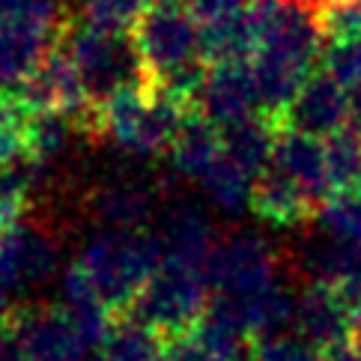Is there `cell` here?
I'll list each match as a JSON object with an SVG mask.
<instances>
[{"mask_svg":"<svg viewBox=\"0 0 361 361\" xmlns=\"http://www.w3.org/2000/svg\"><path fill=\"white\" fill-rule=\"evenodd\" d=\"M132 33L149 87L195 108L209 63L203 57V21L188 0H149Z\"/></svg>","mask_w":361,"mask_h":361,"instance_id":"6da1fadb","label":"cell"},{"mask_svg":"<svg viewBox=\"0 0 361 361\" xmlns=\"http://www.w3.org/2000/svg\"><path fill=\"white\" fill-rule=\"evenodd\" d=\"M114 317H123L161 266L152 230H102L72 260Z\"/></svg>","mask_w":361,"mask_h":361,"instance_id":"7a4b0ae2","label":"cell"},{"mask_svg":"<svg viewBox=\"0 0 361 361\" xmlns=\"http://www.w3.org/2000/svg\"><path fill=\"white\" fill-rule=\"evenodd\" d=\"M191 105L156 87H137L96 105L93 126L120 152L132 159H152L171 152L179 128L185 126Z\"/></svg>","mask_w":361,"mask_h":361,"instance_id":"3957f363","label":"cell"},{"mask_svg":"<svg viewBox=\"0 0 361 361\" xmlns=\"http://www.w3.org/2000/svg\"><path fill=\"white\" fill-rule=\"evenodd\" d=\"M63 51L72 60L93 105H102V102H108L117 93H126V90L149 87L135 33L102 30L81 21L66 33Z\"/></svg>","mask_w":361,"mask_h":361,"instance_id":"277c9868","label":"cell"},{"mask_svg":"<svg viewBox=\"0 0 361 361\" xmlns=\"http://www.w3.org/2000/svg\"><path fill=\"white\" fill-rule=\"evenodd\" d=\"M206 305H209V287L200 269L161 263L123 317L149 329L167 343L179 334L195 331L206 314Z\"/></svg>","mask_w":361,"mask_h":361,"instance_id":"5b68a950","label":"cell"},{"mask_svg":"<svg viewBox=\"0 0 361 361\" xmlns=\"http://www.w3.org/2000/svg\"><path fill=\"white\" fill-rule=\"evenodd\" d=\"M209 295L254 299L281 281L278 248L251 227H233L218 236L203 266Z\"/></svg>","mask_w":361,"mask_h":361,"instance_id":"8992f818","label":"cell"},{"mask_svg":"<svg viewBox=\"0 0 361 361\" xmlns=\"http://www.w3.org/2000/svg\"><path fill=\"white\" fill-rule=\"evenodd\" d=\"M6 331L27 361H84L90 353L78 322L63 305L16 307L6 319Z\"/></svg>","mask_w":361,"mask_h":361,"instance_id":"52a82bcc","label":"cell"},{"mask_svg":"<svg viewBox=\"0 0 361 361\" xmlns=\"http://www.w3.org/2000/svg\"><path fill=\"white\" fill-rule=\"evenodd\" d=\"M152 236L161 248V263H176L203 272L218 242V227L206 203L191 197H171L161 203Z\"/></svg>","mask_w":361,"mask_h":361,"instance_id":"ba28073f","label":"cell"},{"mask_svg":"<svg viewBox=\"0 0 361 361\" xmlns=\"http://www.w3.org/2000/svg\"><path fill=\"white\" fill-rule=\"evenodd\" d=\"M195 111L215 128H230L245 120L263 117L251 60L209 63L200 93L195 99Z\"/></svg>","mask_w":361,"mask_h":361,"instance_id":"9c48e42d","label":"cell"},{"mask_svg":"<svg viewBox=\"0 0 361 361\" xmlns=\"http://www.w3.org/2000/svg\"><path fill=\"white\" fill-rule=\"evenodd\" d=\"M159 209V185L135 171L108 173L90 195V212L105 230H144Z\"/></svg>","mask_w":361,"mask_h":361,"instance_id":"30bf717a","label":"cell"},{"mask_svg":"<svg viewBox=\"0 0 361 361\" xmlns=\"http://www.w3.org/2000/svg\"><path fill=\"white\" fill-rule=\"evenodd\" d=\"M278 126L317 140H329L350 126V90L326 72H314Z\"/></svg>","mask_w":361,"mask_h":361,"instance_id":"8fae6325","label":"cell"},{"mask_svg":"<svg viewBox=\"0 0 361 361\" xmlns=\"http://www.w3.org/2000/svg\"><path fill=\"white\" fill-rule=\"evenodd\" d=\"M57 266V245L39 224L16 221L0 233V290H27Z\"/></svg>","mask_w":361,"mask_h":361,"instance_id":"7c38bea8","label":"cell"},{"mask_svg":"<svg viewBox=\"0 0 361 361\" xmlns=\"http://www.w3.org/2000/svg\"><path fill=\"white\" fill-rule=\"evenodd\" d=\"M295 334L311 346H317L322 355L343 350V346H353L358 341L353 329V317L346 311L338 287H329V283H302Z\"/></svg>","mask_w":361,"mask_h":361,"instance_id":"4fadbf2b","label":"cell"},{"mask_svg":"<svg viewBox=\"0 0 361 361\" xmlns=\"http://www.w3.org/2000/svg\"><path fill=\"white\" fill-rule=\"evenodd\" d=\"M269 167H275V171L287 176L295 188L305 191L317 209L334 191L331 179H329V164H326V144L317 137L290 132V128H278L275 159Z\"/></svg>","mask_w":361,"mask_h":361,"instance_id":"5bb4252c","label":"cell"},{"mask_svg":"<svg viewBox=\"0 0 361 361\" xmlns=\"http://www.w3.org/2000/svg\"><path fill=\"white\" fill-rule=\"evenodd\" d=\"M251 212L275 227H299L305 221H311L317 206L311 203V197H307L305 191L295 188L287 176L278 173L275 167H269L254 183Z\"/></svg>","mask_w":361,"mask_h":361,"instance_id":"9a60e30c","label":"cell"},{"mask_svg":"<svg viewBox=\"0 0 361 361\" xmlns=\"http://www.w3.org/2000/svg\"><path fill=\"white\" fill-rule=\"evenodd\" d=\"M167 156H171V171L176 176L200 183V176L224 156L221 128H215L209 120H203L197 111H191Z\"/></svg>","mask_w":361,"mask_h":361,"instance_id":"2e32d148","label":"cell"},{"mask_svg":"<svg viewBox=\"0 0 361 361\" xmlns=\"http://www.w3.org/2000/svg\"><path fill=\"white\" fill-rule=\"evenodd\" d=\"M260 48V18L254 4L227 18L203 24V57L206 63L251 60Z\"/></svg>","mask_w":361,"mask_h":361,"instance_id":"e0dca14e","label":"cell"},{"mask_svg":"<svg viewBox=\"0 0 361 361\" xmlns=\"http://www.w3.org/2000/svg\"><path fill=\"white\" fill-rule=\"evenodd\" d=\"M278 123L269 117H254L239 126L221 128V144L224 156L236 161L245 173L254 179L269 171V164L275 159V144H278Z\"/></svg>","mask_w":361,"mask_h":361,"instance_id":"ac0fdd59","label":"cell"},{"mask_svg":"<svg viewBox=\"0 0 361 361\" xmlns=\"http://www.w3.org/2000/svg\"><path fill=\"white\" fill-rule=\"evenodd\" d=\"M254 183L257 179L251 173H245L236 161H230L227 156L218 159L209 171L200 176V195L203 203L215 209L224 218H239L245 212H251L254 203Z\"/></svg>","mask_w":361,"mask_h":361,"instance_id":"d6986e66","label":"cell"},{"mask_svg":"<svg viewBox=\"0 0 361 361\" xmlns=\"http://www.w3.org/2000/svg\"><path fill=\"white\" fill-rule=\"evenodd\" d=\"M164 350V341L137 322L117 317L108 341L93 353V361H156Z\"/></svg>","mask_w":361,"mask_h":361,"instance_id":"ffe728a7","label":"cell"},{"mask_svg":"<svg viewBox=\"0 0 361 361\" xmlns=\"http://www.w3.org/2000/svg\"><path fill=\"white\" fill-rule=\"evenodd\" d=\"M314 230L346 245H361V191H331L314 212Z\"/></svg>","mask_w":361,"mask_h":361,"instance_id":"44dd1931","label":"cell"},{"mask_svg":"<svg viewBox=\"0 0 361 361\" xmlns=\"http://www.w3.org/2000/svg\"><path fill=\"white\" fill-rule=\"evenodd\" d=\"M78 128L72 117L66 114H30L27 117V140H24V156L39 161L42 167H48L57 156H63V149L69 147L72 132Z\"/></svg>","mask_w":361,"mask_h":361,"instance_id":"7402d4cb","label":"cell"},{"mask_svg":"<svg viewBox=\"0 0 361 361\" xmlns=\"http://www.w3.org/2000/svg\"><path fill=\"white\" fill-rule=\"evenodd\" d=\"M326 144V164L334 191H350L361 185V135L346 126L343 132L331 135Z\"/></svg>","mask_w":361,"mask_h":361,"instance_id":"603a6c76","label":"cell"},{"mask_svg":"<svg viewBox=\"0 0 361 361\" xmlns=\"http://www.w3.org/2000/svg\"><path fill=\"white\" fill-rule=\"evenodd\" d=\"M149 0H78L81 21L102 30L132 33Z\"/></svg>","mask_w":361,"mask_h":361,"instance_id":"cb8c5ba5","label":"cell"},{"mask_svg":"<svg viewBox=\"0 0 361 361\" xmlns=\"http://www.w3.org/2000/svg\"><path fill=\"white\" fill-rule=\"evenodd\" d=\"M27 117L30 114L18 105V99L0 90V167H6L24 156Z\"/></svg>","mask_w":361,"mask_h":361,"instance_id":"d4e9b609","label":"cell"},{"mask_svg":"<svg viewBox=\"0 0 361 361\" xmlns=\"http://www.w3.org/2000/svg\"><path fill=\"white\" fill-rule=\"evenodd\" d=\"M322 72L331 75L341 87L353 90L361 84V36L355 39H334L326 42L322 51Z\"/></svg>","mask_w":361,"mask_h":361,"instance_id":"484cf974","label":"cell"},{"mask_svg":"<svg viewBox=\"0 0 361 361\" xmlns=\"http://www.w3.org/2000/svg\"><path fill=\"white\" fill-rule=\"evenodd\" d=\"M319 21L326 42L361 36V0H329L319 4Z\"/></svg>","mask_w":361,"mask_h":361,"instance_id":"4316f807","label":"cell"},{"mask_svg":"<svg viewBox=\"0 0 361 361\" xmlns=\"http://www.w3.org/2000/svg\"><path fill=\"white\" fill-rule=\"evenodd\" d=\"M257 361H326L317 346L302 341L299 334H275V338H263V341H251Z\"/></svg>","mask_w":361,"mask_h":361,"instance_id":"83f0119b","label":"cell"},{"mask_svg":"<svg viewBox=\"0 0 361 361\" xmlns=\"http://www.w3.org/2000/svg\"><path fill=\"white\" fill-rule=\"evenodd\" d=\"M164 350L171 355V361H230L215 346L206 343L197 331H188V334H179V338L167 341Z\"/></svg>","mask_w":361,"mask_h":361,"instance_id":"f1b7e54d","label":"cell"},{"mask_svg":"<svg viewBox=\"0 0 361 361\" xmlns=\"http://www.w3.org/2000/svg\"><path fill=\"white\" fill-rule=\"evenodd\" d=\"M254 0H188V6L195 9V16L209 24V21H218V18H227L233 16V12H242L248 9Z\"/></svg>","mask_w":361,"mask_h":361,"instance_id":"f546056e","label":"cell"},{"mask_svg":"<svg viewBox=\"0 0 361 361\" xmlns=\"http://www.w3.org/2000/svg\"><path fill=\"white\" fill-rule=\"evenodd\" d=\"M338 293L343 295V305H346V311H350V317H353L355 338L361 341V263H358L355 272L338 287Z\"/></svg>","mask_w":361,"mask_h":361,"instance_id":"4dcf8cb0","label":"cell"},{"mask_svg":"<svg viewBox=\"0 0 361 361\" xmlns=\"http://www.w3.org/2000/svg\"><path fill=\"white\" fill-rule=\"evenodd\" d=\"M350 128L361 135V84L350 90Z\"/></svg>","mask_w":361,"mask_h":361,"instance_id":"1f68e13d","label":"cell"},{"mask_svg":"<svg viewBox=\"0 0 361 361\" xmlns=\"http://www.w3.org/2000/svg\"><path fill=\"white\" fill-rule=\"evenodd\" d=\"M326 361H355V343H353V346H343V350L329 353Z\"/></svg>","mask_w":361,"mask_h":361,"instance_id":"d6a6232c","label":"cell"},{"mask_svg":"<svg viewBox=\"0 0 361 361\" xmlns=\"http://www.w3.org/2000/svg\"><path fill=\"white\" fill-rule=\"evenodd\" d=\"M9 314H12V307H9V299H6V290H0V331L6 329Z\"/></svg>","mask_w":361,"mask_h":361,"instance_id":"836d02e7","label":"cell"},{"mask_svg":"<svg viewBox=\"0 0 361 361\" xmlns=\"http://www.w3.org/2000/svg\"><path fill=\"white\" fill-rule=\"evenodd\" d=\"M18 4H21V0H0V21H4L6 16H12Z\"/></svg>","mask_w":361,"mask_h":361,"instance_id":"e575fe53","label":"cell"},{"mask_svg":"<svg viewBox=\"0 0 361 361\" xmlns=\"http://www.w3.org/2000/svg\"><path fill=\"white\" fill-rule=\"evenodd\" d=\"M233 361H257V353H254V343H245V346H242V350H239V355H236Z\"/></svg>","mask_w":361,"mask_h":361,"instance_id":"d590c367","label":"cell"},{"mask_svg":"<svg viewBox=\"0 0 361 361\" xmlns=\"http://www.w3.org/2000/svg\"><path fill=\"white\" fill-rule=\"evenodd\" d=\"M355 361H361V341H355Z\"/></svg>","mask_w":361,"mask_h":361,"instance_id":"8d00e7d4","label":"cell"},{"mask_svg":"<svg viewBox=\"0 0 361 361\" xmlns=\"http://www.w3.org/2000/svg\"><path fill=\"white\" fill-rule=\"evenodd\" d=\"M156 361H171V355H167V350H161V355H159Z\"/></svg>","mask_w":361,"mask_h":361,"instance_id":"74e56055","label":"cell"},{"mask_svg":"<svg viewBox=\"0 0 361 361\" xmlns=\"http://www.w3.org/2000/svg\"><path fill=\"white\" fill-rule=\"evenodd\" d=\"M314 4H329V0H314Z\"/></svg>","mask_w":361,"mask_h":361,"instance_id":"f35d334b","label":"cell"},{"mask_svg":"<svg viewBox=\"0 0 361 361\" xmlns=\"http://www.w3.org/2000/svg\"><path fill=\"white\" fill-rule=\"evenodd\" d=\"M358 191H361V185H358Z\"/></svg>","mask_w":361,"mask_h":361,"instance_id":"ab89813d","label":"cell"}]
</instances>
